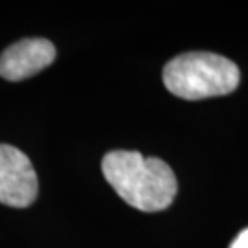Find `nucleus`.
I'll list each match as a JSON object with an SVG mask.
<instances>
[{
	"mask_svg": "<svg viewBox=\"0 0 248 248\" xmlns=\"http://www.w3.org/2000/svg\"><path fill=\"white\" fill-rule=\"evenodd\" d=\"M102 171L118 195L136 210L145 213L166 210L176 197V176L160 158L115 150L103 156Z\"/></svg>",
	"mask_w": 248,
	"mask_h": 248,
	"instance_id": "1",
	"label": "nucleus"
},
{
	"mask_svg": "<svg viewBox=\"0 0 248 248\" xmlns=\"http://www.w3.org/2000/svg\"><path fill=\"white\" fill-rule=\"evenodd\" d=\"M240 81L239 66L211 52H188L172 58L163 69V82L176 97L203 100L227 95Z\"/></svg>",
	"mask_w": 248,
	"mask_h": 248,
	"instance_id": "2",
	"label": "nucleus"
},
{
	"mask_svg": "<svg viewBox=\"0 0 248 248\" xmlns=\"http://www.w3.org/2000/svg\"><path fill=\"white\" fill-rule=\"evenodd\" d=\"M37 174L16 147L0 143V203L15 208L29 206L37 197Z\"/></svg>",
	"mask_w": 248,
	"mask_h": 248,
	"instance_id": "3",
	"label": "nucleus"
},
{
	"mask_svg": "<svg viewBox=\"0 0 248 248\" xmlns=\"http://www.w3.org/2000/svg\"><path fill=\"white\" fill-rule=\"evenodd\" d=\"M55 55V47L47 39H23L0 55V76L13 82L23 81L52 64Z\"/></svg>",
	"mask_w": 248,
	"mask_h": 248,
	"instance_id": "4",
	"label": "nucleus"
},
{
	"mask_svg": "<svg viewBox=\"0 0 248 248\" xmlns=\"http://www.w3.org/2000/svg\"><path fill=\"white\" fill-rule=\"evenodd\" d=\"M229 248H248V227L242 231L240 234L232 240Z\"/></svg>",
	"mask_w": 248,
	"mask_h": 248,
	"instance_id": "5",
	"label": "nucleus"
}]
</instances>
